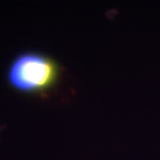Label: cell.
I'll use <instances>...</instances> for the list:
<instances>
[{
	"label": "cell",
	"instance_id": "6da1fadb",
	"mask_svg": "<svg viewBox=\"0 0 160 160\" xmlns=\"http://www.w3.org/2000/svg\"><path fill=\"white\" fill-rule=\"evenodd\" d=\"M56 61L40 52H23L12 61L7 71L10 86L28 94L45 92L56 86L59 78Z\"/></svg>",
	"mask_w": 160,
	"mask_h": 160
}]
</instances>
